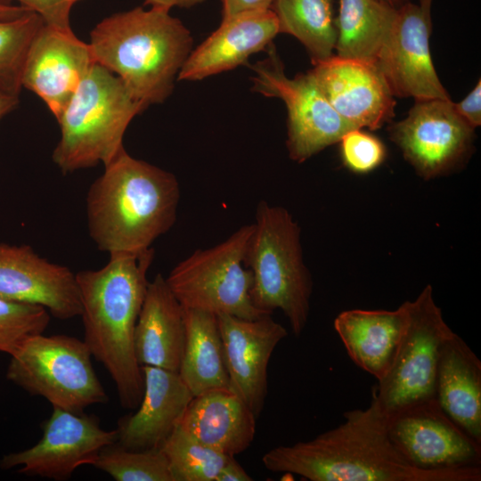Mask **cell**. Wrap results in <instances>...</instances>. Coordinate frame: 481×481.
Instances as JSON below:
<instances>
[{
    "instance_id": "obj_33",
    "label": "cell",
    "mask_w": 481,
    "mask_h": 481,
    "mask_svg": "<svg viewBox=\"0 0 481 481\" xmlns=\"http://www.w3.org/2000/svg\"><path fill=\"white\" fill-rule=\"evenodd\" d=\"M20 5L37 13L45 24L61 30H70L69 15L80 0H17Z\"/></svg>"
},
{
    "instance_id": "obj_9",
    "label": "cell",
    "mask_w": 481,
    "mask_h": 481,
    "mask_svg": "<svg viewBox=\"0 0 481 481\" xmlns=\"http://www.w3.org/2000/svg\"><path fill=\"white\" fill-rule=\"evenodd\" d=\"M408 322L388 372L372 389L373 400L387 417L409 405L436 399L440 351L454 332L436 305L430 285L407 301Z\"/></svg>"
},
{
    "instance_id": "obj_16",
    "label": "cell",
    "mask_w": 481,
    "mask_h": 481,
    "mask_svg": "<svg viewBox=\"0 0 481 481\" xmlns=\"http://www.w3.org/2000/svg\"><path fill=\"white\" fill-rule=\"evenodd\" d=\"M0 296L37 305L60 320L79 316L81 303L76 273L51 262L29 245L0 242Z\"/></svg>"
},
{
    "instance_id": "obj_32",
    "label": "cell",
    "mask_w": 481,
    "mask_h": 481,
    "mask_svg": "<svg viewBox=\"0 0 481 481\" xmlns=\"http://www.w3.org/2000/svg\"><path fill=\"white\" fill-rule=\"evenodd\" d=\"M339 142L343 162L356 173L373 170L386 157V149L381 141L361 128L349 130Z\"/></svg>"
},
{
    "instance_id": "obj_8",
    "label": "cell",
    "mask_w": 481,
    "mask_h": 481,
    "mask_svg": "<svg viewBox=\"0 0 481 481\" xmlns=\"http://www.w3.org/2000/svg\"><path fill=\"white\" fill-rule=\"evenodd\" d=\"M253 227L245 224L217 245L196 249L170 271L167 283L183 308L243 319L265 314L251 300L252 273L246 265Z\"/></svg>"
},
{
    "instance_id": "obj_11",
    "label": "cell",
    "mask_w": 481,
    "mask_h": 481,
    "mask_svg": "<svg viewBox=\"0 0 481 481\" xmlns=\"http://www.w3.org/2000/svg\"><path fill=\"white\" fill-rule=\"evenodd\" d=\"M387 428L399 453L417 469L481 467V444L456 424L436 399L409 405L387 416Z\"/></svg>"
},
{
    "instance_id": "obj_4",
    "label": "cell",
    "mask_w": 481,
    "mask_h": 481,
    "mask_svg": "<svg viewBox=\"0 0 481 481\" xmlns=\"http://www.w3.org/2000/svg\"><path fill=\"white\" fill-rule=\"evenodd\" d=\"M89 45L95 62L118 76L147 108L171 94L192 51V37L168 11L136 7L100 21Z\"/></svg>"
},
{
    "instance_id": "obj_28",
    "label": "cell",
    "mask_w": 481,
    "mask_h": 481,
    "mask_svg": "<svg viewBox=\"0 0 481 481\" xmlns=\"http://www.w3.org/2000/svg\"><path fill=\"white\" fill-rule=\"evenodd\" d=\"M173 481H216L232 458L201 444L178 424L160 446Z\"/></svg>"
},
{
    "instance_id": "obj_2",
    "label": "cell",
    "mask_w": 481,
    "mask_h": 481,
    "mask_svg": "<svg viewBox=\"0 0 481 481\" xmlns=\"http://www.w3.org/2000/svg\"><path fill=\"white\" fill-rule=\"evenodd\" d=\"M153 258L152 248L139 254H110L102 267L76 273L84 341L110 375L125 409H136L143 394L134 334Z\"/></svg>"
},
{
    "instance_id": "obj_5",
    "label": "cell",
    "mask_w": 481,
    "mask_h": 481,
    "mask_svg": "<svg viewBox=\"0 0 481 481\" xmlns=\"http://www.w3.org/2000/svg\"><path fill=\"white\" fill-rule=\"evenodd\" d=\"M145 109L118 76L95 63L57 119L53 163L64 174L106 165L125 149L127 126Z\"/></svg>"
},
{
    "instance_id": "obj_3",
    "label": "cell",
    "mask_w": 481,
    "mask_h": 481,
    "mask_svg": "<svg viewBox=\"0 0 481 481\" xmlns=\"http://www.w3.org/2000/svg\"><path fill=\"white\" fill-rule=\"evenodd\" d=\"M176 176L122 150L104 165L86 198L88 234L109 255L139 254L175 224Z\"/></svg>"
},
{
    "instance_id": "obj_1",
    "label": "cell",
    "mask_w": 481,
    "mask_h": 481,
    "mask_svg": "<svg viewBox=\"0 0 481 481\" xmlns=\"http://www.w3.org/2000/svg\"><path fill=\"white\" fill-rule=\"evenodd\" d=\"M343 416V423L311 440L269 450L264 466L310 481L481 480V467L423 470L409 464L391 442L387 417L373 400Z\"/></svg>"
},
{
    "instance_id": "obj_10",
    "label": "cell",
    "mask_w": 481,
    "mask_h": 481,
    "mask_svg": "<svg viewBox=\"0 0 481 481\" xmlns=\"http://www.w3.org/2000/svg\"><path fill=\"white\" fill-rule=\"evenodd\" d=\"M253 69L255 91L285 103L291 159L303 162L356 128L332 108L310 71L288 77L274 50Z\"/></svg>"
},
{
    "instance_id": "obj_35",
    "label": "cell",
    "mask_w": 481,
    "mask_h": 481,
    "mask_svg": "<svg viewBox=\"0 0 481 481\" xmlns=\"http://www.w3.org/2000/svg\"><path fill=\"white\" fill-rule=\"evenodd\" d=\"M273 0H222L223 18L271 9Z\"/></svg>"
},
{
    "instance_id": "obj_7",
    "label": "cell",
    "mask_w": 481,
    "mask_h": 481,
    "mask_svg": "<svg viewBox=\"0 0 481 481\" xmlns=\"http://www.w3.org/2000/svg\"><path fill=\"white\" fill-rule=\"evenodd\" d=\"M92 356L84 340L41 333L28 338L11 355L6 377L30 395L45 398L53 407L84 412L108 401Z\"/></svg>"
},
{
    "instance_id": "obj_17",
    "label": "cell",
    "mask_w": 481,
    "mask_h": 481,
    "mask_svg": "<svg viewBox=\"0 0 481 481\" xmlns=\"http://www.w3.org/2000/svg\"><path fill=\"white\" fill-rule=\"evenodd\" d=\"M313 65L330 104L356 128L376 130L394 117L395 96L375 63L333 54Z\"/></svg>"
},
{
    "instance_id": "obj_14",
    "label": "cell",
    "mask_w": 481,
    "mask_h": 481,
    "mask_svg": "<svg viewBox=\"0 0 481 481\" xmlns=\"http://www.w3.org/2000/svg\"><path fill=\"white\" fill-rule=\"evenodd\" d=\"M431 25L430 13L419 4L406 1L397 7L393 27L375 63L395 97L451 100L432 61Z\"/></svg>"
},
{
    "instance_id": "obj_38",
    "label": "cell",
    "mask_w": 481,
    "mask_h": 481,
    "mask_svg": "<svg viewBox=\"0 0 481 481\" xmlns=\"http://www.w3.org/2000/svg\"><path fill=\"white\" fill-rule=\"evenodd\" d=\"M19 103V96L12 95L0 88V121L12 111Z\"/></svg>"
},
{
    "instance_id": "obj_29",
    "label": "cell",
    "mask_w": 481,
    "mask_h": 481,
    "mask_svg": "<svg viewBox=\"0 0 481 481\" xmlns=\"http://www.w3.org/2000/svg\"><path fill=\"white\" fill-rule=\"evenodd\" d=\"M45 23L30 11L12 19H0V88L19 96L21 76L30 45Z\"/></svg>"
},
{
    "instance_id": "obj_15",
    "label": "cell",
    "mask_w": 481,
    "mask_h": 481,
    "mask_svg": "<svg viewBox=\"0 0 481 481\" xmlns=\"http://www.w3.org/2000/svg\"><path fill=\"white\" fill-rule=\"evenodd\" d=\"M95 63L89 44L72 29L44 23L29 49L21 86L41 98L58 119Z\"/></svg>"
},
{
    "instance_id": "obj_40",
    "label": "cell",
    "mask_w": 481,
    "mask_h": 481,
    "mask_svg": "<svg viewBox=\"0 0 481 481\" xmlns=\"http://www.w3.org/2000/svg\"><path fill=\"white\" fill-rule=\"evenodd\" d=\"M433 0H420L419 5L427 13H430Z\"/></svg>"
},
{
    "instance_id": "obj_23",
    "label": "cell",
    "mask_w": 481,
    "mask_h": 481,
    "mask_svg": "<svg viewBox=\"0 0 481 481\" xmlns=\"http://www.w3.org/2000/svg\"><path fill=\"white\" fill-rule=\"evenodd\" d=\"M408 322L407 301L394 311L351 309L334 320L350 359L380 380L396 355Z\"/></svg>"
},
{
    "instance_id": "obj_30",
    "label": "cell",
    "mask_w": 481,
    "mask_h": 481,
    "mask_svg": "<svg viewBox=\"0 0 481 481\" xmlns=\"http://www.w3.org/2000/svg\"><path fill=\"white\" fill-rule=\"evenodd\" d=\"M93 466L116 481H173L160 448L135 451L115 442L100 451Z\"/></svg>"
},
{
    "instance_id": "obj_42",
    "label": "cell",
    "mask_w": 481,
    "mask_h": 481,
    "mask_svg": "<svg viewBox=\"0 0 481 481\" xmlns=\"http://www.w3.org/2000/svg\"><path fill=\"white\" fill-rule=\"evenodd\" d=\"M11 1L12 0H0V3H2V4H11L10 3Z\"/></svg>"
},
{
    "instance_id": "obj_37",
    "label": "cell",
    "mask_w": 481,
    "mask_h": 481,
    "mask_svg": "<svg viewBox=\"0 0 481 481\" xmlns=\"http://www.w3.org/2000/svg\"><path fill=\"white\" fill-rule=\"evenodd\" d=\"M204 0H144L145 5L151 8L168 11L175 6L189 8L202 3Z\"/></svg>"
},
{
    "instance_id": "obj_31",
    "label": "cell",
    "mask_w": 481,
    "mask_h": 481,
    "mask_svg": "<svg viewBox=\"0 0 481 481\" xmlns=\"http://www.w3.org/2000/svg\"><path fill=\"white\" fill-rule=\"evenodd\" d=\"M50 314L43 306L0 296V352L13 355L30 337L44 333Z\"/></svg>"
},
{
    "instance_id": "obj_26",
    "label": "cell",
    "mask_w": 481,
    "mask_h": 481,
    "mask_svg": "<svg viewBox=\"0 0 481 481\" xmlns=\"http://www.w3.org/2000/svg\"><path fill=\"white\" fill-rule=\"evenodd\" d=\"M396 9L381 0H338L336 55L376 63Z\"/></svg>"
},
{
    "instance_id": "obj_6",
    "label": "cell",
    "mask_w": 481,
    "mask_h": 481,
    "mask_svg": "<svg viewBox=\"0 0 481 481\" xmlns=\"http://www.w3.org/2000/svg\"><path fill=\"white\" fill-rule=\"evenodd\" d=\"M246 255L252 273L250 297L264 314L280 309L299 337L310 311L313 281L304 264L300 227L290 213L261 200Z\"/></svg>"
},
{
    "instance_id": "obj_27",
    "label": "cell",
    "mask_w": 481,
    "mask_h": 481,
    "mask_svg": "<svg viewBox=\"0 0 481 481\" xmlns=\"http://www.w3.org/2000/svg\"><path fill=\"white\" fill-rule=\"evenodd\" d=\"M271 10L280 33L296 37L313 64L334 54L337 29L332 0H273Z\"/></svg>"
},
{
    "instance_id": "obj_12",
    "label": "cell",
    "mask_w": 481,
    "mask_h": 481,
    "mask_svg": "<svg viewBox=\"0 0 481 481\" xmlns=\"http://www.w3.org/2000/svg\"><path fill=\"white\" fill-rule=\"evenodd\" d=\"M474 128L451 100L415 101L407 116L389 127L391 140L425 179L449 173L469 155Z\"/></svg>"
},
{
    "instance_id": "obj_20",
    "label": "cell",
    "mask_w": 481,
    "mask_h": 481,
    "mask_svg": "<svg viewBox=\"0 0 481 481\" xmlns=\"http://www.w3.org/2000/svg\"><path fill=\"white\" fill-rule=\"evenodd\" d=\"M279 33L271 9L223 18L220 26L191 52L177 80H201L232 69L264 50Z\"/></svg>"
},
{
    "instance_id": "obj_19",
    "label": "cell",
    "mask_w": 481,
    "mask_h": 481,
    "mask_svg": "<svg viewBox=\"0 0 481 481\" xmlns=\"http://www.w3.org/2000/svg\"><path fill=\"white\" fill-rule=\"evenodd\" d=\"M143 394L133 414L118 421L117 443L130 450L160 448L179 424L193 395L178 372L143 365Z\"/></svg>"
},
{
    "instance_id": "obj_21",
    "label": "cell",
    "mask_w": 481,
    "mask_h": 481,
    "mask_svg": "<svg viewBox=\"0 0 481 481\" xmlns=\"http://www.w3.org/2000/svg\"><path fill=\"white\" fill-rule=\"evenodd\" d=\"M134 344L141 366L178 372L185 344L184 311L161 273L148 282Z\"/></svg>"
},
{
    "instance_id": "obj_41",
    "label": "cell",
    "mask_w": 481,
    "mask_h": 481,
    "mask_svg": "<svg viewBox=\"0 0 481 481\" xmlns=\"http://www.w3.org/2000/svg\"><path fill=\"white\" fill-rule=\"evenodd\" d=\"M394 7H398L407 0H381Z\"/></svg>"
},
{
    "instance_id": "obj_24",
    "label": "cell",
    "mask_w": 481,
    "mask_h": 481,
    "mask_svg": "<svg viewBox=\"0 0 481 481\" xmlns=\"http://www.w3.org/2000/svg\"><path fill=\"white\" fill-rule=\"evenodd\" d=\"M436 399L456 424L481 444V362L455 332L441 347Z\"/></svg>"
},
{
    "instance_id": "obj_18",
    "label": "cell",
    "mask_w": 481,
    "mask_h": 481,
    "mask_svg": "<svg viewBox=\"0 0 481 481\" xmlns=\"http://www.w3.org/2000/svg\"><path fill=\"white\" fill-rule=\"evenodd\" d=\"M216 316L230 387L257 418L267 395L270 358L288 331L270 314L256 319L224 314Z\"/></svg>"
},
{
    "instance_id": "obj_22",
    "label": "cell",
    "mask_w": 481,
    "mask_h": 481,
    "mask_svg": "<svg viewBox=\"0 0 481 481\" xmlns=\"http://www.w3.org/2000/svg\"><path fill=\"white\" fill-rule=\"evenodd\" d=\"M256 420L244 400L224 387L193 396L179 425L201 444L234 457L252 444Z\"/></svg>"
},
{
    "instance_id": "obj_36",
    "label": "cell",
    "mask_w": 481,
    "mask_h": 481,
    "mask_svg": "<svg viewBox=\"0 0 481 481\" xmlns=\"http://www.w3.org/2000/svg\"><path fill=\"white\" fill-rule=\"evenodd\" d=\"M249 476L240 464L232 457L218 473L216 481H251Z\"/></svg>"
},
{
    "instance_id": "obj_39",
    "label": "cell",
    "mask_w": 481,
    "mask_h": 481,
    "mask_svg": "<svg viewBox=\"0 0 481 481\" xmlns=\"http://www.w3.org/2000/svg\"><path fill=\"white\" fill-rule=\"evenodd\" d=\"M29 12H30V10L20 4L14 5L12 4L0 3V19L16 18Z\"/></svg>"
},
{
    "instance_id": "obj_25",
    "label": "cell",
    "mask_w": 481,
    "mask_h": 481,
    "mask_svg": "<svg viewBox=\"0 0 481 481\" xmlns=\"http://www.w3.org/2000/svg\"><path fill=\"white\" fill-rule=\"evenodd\" d=\"M185 344L178 373L193 396L230 387L217 316L183 308Z\"/></svg>"
},
{
    "instance_id": "obj_34",
    "label": "cell",
    "mask_w": 481,
    "mask_h": 481,
    "mask_svg": "<svg viewBox=\"0 0 481 481\" xmlns=\"http://www.w3.org/2000/svg\"><path fill=\"white\" fill-rule=\"evenodd\" d=\"M454 110L474 129L481 125V83L477 81L474 88L461 102L454 103Z\"/></svg>"
},
{
    "instance_id": "obj_13",
    "label": "cell",
    "mask_w": 481,
    "mask_h": 481,
    "mask_svg": "<svg viewBox=\"0 0 481 481\" xmlns=\"http://www.w3.org/2000/svg\"><path fill=\"white\" fill-rule=\"evenodd\" d=\"M33 446L3 456L0 467L20 466V473L54 480L69 479L82 465H93L100 451L117 441L116 430H104L94 415L53 407Z\"/></svg>"
}]
</instances>
